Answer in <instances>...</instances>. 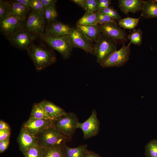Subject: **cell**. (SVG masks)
I'll use <instances>...</instances> for the list:
<instances>
[{"instance_id":"obj_7","label":"cell","mask_w":157,"mask_h":157,"mask_svg":"<svg viewBox=\"0 0 157 157\" xmlns=\"http://www.w3.org/2000/svg\"><path fill=\"white\" fill-rule=\"evenodd\" d=\"M78 129H80L83 133V138L87 139L97 135L100 129V122L97 117V112L94 109L90 117L85 121L79 122Z\"/></svg>"},{"instance_id":"obj_16","label":"cell","mask_w":157,"mask_h":157,"mask_svg":"<svg viewBox=\"0 0 157 157\" xmlns=\"http://www.w3.org/2000/svg\"><path fill=\"white\" fill-rule=\"evenodd\" d=\"M142 0H119L118 7L125 14L135 13L141 11L143 3Z\"/></svg>"},{"instance_id":"obj_11","label":"cell","mask_w":157,"mask_h":157,"mask_svg":"<svg viewBox=\"0 0 157 157\" xmlns=\"http://www.w3.org/2000/svg\"><path fill=\"white\" fill-rule=\"evenodd\" d=\"M0 21L1 30L8 38L22 28L24 20L10 15Z\"/></svg>"},{"instance_id":"obj_26","label":"cell","mask_w":157,"mask_h":157,"mask_svg":"<svg viewBox=\"0 0 157 157\" xmlns=\"http://www.w3.org/2000/svg\"><path fill=\"white\" fill-rule=\"evenodd\" d=\"M144 154L147 157H157V140H151L145 145Z\"/></svg>"},{"instance_id":"obj_24","label":"cell","mask_w":157,"mask_h":157,"mask_svg":"<svg viewBox=\"0 0 157 157\" xmlns=\"http://www.w3.org/2000/svg\"><path fill=\"white\" fill-rule=\"evenodd\" d=\"M98 21L96 12H86L77 21L76 24L81 25H98Z\"/></svg>"},{"instance_id":"obj_34","label":"cell","mask_w":157,"mask_h":157,"mask_svg":"<svg viewBox=\"0 0 157 157\" xmlns=\"http://www.w3.org/2000/svg\"><path fill=\"white\" fill-rule=\"evenodd\" d=\"M98 0H86L85 10L88 12H95L97 10Z\"/></svg>"},{"instance_id":"obj_32","label":"cell","mask_w":157,"mask_h":157,"mask_svg":"<svg viewBox=\"0 0 157 157\" xmlns=\"http://www.w3.org/2000/svg\"><path fill=\"white\" fill-rule=\"evenodd\" d=\"M96 13L99 25L110 23H117L116 20L108 15L98 11H96Z\"/></svg>"},{"instance_id":"obj_13","label":"cell","mask_w":157,"mask_h":157,"mask_svg":"<svg viewBox=\"0 0 157 157\" xmlns=\"http://www.w3.org/2000/svg\"><path fill=\"white\" fill-rule=\"evenodd\" d=\"M53 120L29 119L22 127L31 134L35 135L44 129L53 127Z\"/></svg>"},{"instance_id":"obj_37","label":"cell","mask_w":157,"mask_h":157,"mask_svg":"<svg viewBox=\"0 0 157 157\" xmlns=\"http://www.w3.org/2000/svg\"><path fill=\"white\" fill-rule=\"evenodd\" d=\"M10 131L7 130H0V141L10 138Z\"/></svg>"},{"instance_id":"obj_9","label":"cell","mask_w":157,"mask_h":157,"mask_svg":"<svg viewBox=\"0 0 157 157\" xmlns=\"http://www.w3.org/2000/svg\"><path fill=\"white\" fill-rule=\"evenodd\" d=\"M99 26L102 33L116 44L124 43L128 40L126 32L118 26L117 23H105Z\"/></svg>"},{"instance_id":"obj_31","label":"cell","mask_w":157,"mask_h":157,"mask_svg":"<svg viewBox=\"0 0 157 157\" xmlns=\"http://www.w3.org/2000/svg\"><path fill=\"white\" fill-rule=\"evenodd\" d=\"M97 11L108 15L115 20L119 21L122 19L121 17L118 12L111 7H109Z\"/></svg>"},{"instance_id":"obj_17","label":"cell","mask_w":157,"mask_h":157,"mask_svg":"<svg viewBox=\"0 0 157 157\" xmlns=\"http://www.w3.org/2000/svg\"><path fill=\"white\" fill-rule=\"evenodd\" d=\"M40 103L53 120L64 116L67 113L62 108L51 101L44 100Z\"/></svg>"},{"instance_id":"obj_25","label":"cell","mask_w":157,"mask_h":157,"mask_svg":"<svg viewBox=\"0 0 157 157\" xmlns=\"http://www.w3.org/2000/svg\"><path fill=\"white\" fill-rule=\"evenodd\" d=\"M140 18H138L127 17L118 21L119 26L124 29H133L138 25Z\"/></svg>"},{"instance_id":"obj_41","label":"cell","mask_w":157,"mask_h":157,"mask_svg":"<svg viewBox=\"0 0 157 157\" xmlns=\"http://www.w3.org/2000/svg\"><path fill=\"white\" fill-rule=\"evenodd\" d=\"M13 1L20 3L27 8H30L29 7L30 0H15Z\"/></svg>"},{"instance_id":"obj_1","label":"cell","mask_w":157,"mask_h":157,"mask_svg":"<svg viewBox=\"0 0 157 157\" xmlns=\"http://www.w3.org/2000/svg\"><path fill=\"white\" fill-rule=\"evenodd\" d=\"M26 50L37 70L44 69L56 61L52 51L40 46L31 44Z\"/></svg>"},{"instance_id":"obj_40","label":"cell","mask_w":157,"mask_h":157,"mask_svg":"<svg viewBox=\"0 0 157 157\" xmlns=\"http://www.w3.org/2000/svg\"><path fill=\"white\" fill-rule=\"evenodd\" d=\"M4 130L10 131L11 129L7 123L2 120L0 121V130Z\"/></svg>"},{"instance_id":"obj_4","label":"cell","mask_w":157,"mask_h":157,"mask_svg":"<svg viewBox=\"0 0 157 157\" xmlns=\"http://www.w3.org/2000/svg\"><path fill=\"white\" fill-rule=\"evenodd\" d=\"M53 126L69 140L78 129L79 122L76 115L69 112L62 117L53 120Z\"/></svg>"},{"instance_id":"obj_22","label":"cell","mask_w":157,"mask_h":157,"mask_svg":"<svg viewBox=\"0 0 157 157\" xmlns=\"http://www.w3.org/2000/svg\"><path fill=\"white\" fill-rule=\"evenodd\" d=\"M29 118L53 120L49 116L40 103H36L33 106Z\"/></svg>"},{"instance_id":"obj_28","label":"cell","mask_w":157,"mask_h":157,"mask_svg":"<svg viewBox=\"0 0 157 157\" xmlns=\"http://www.w3.org/2000/svg\"><path fill=\"white\" fill-rule=\"evenodd\" d=\"M11 10L10 1L0 0V20L10 15Z\"/></svg>"},{"instance_id":"obj_3","label":"cell","mask_w":157,"mask_h":157,"mask_svg":"<svg viewBox=\"0 0 157 157\" xmlns=\"http://www.w3.org/2000/svg\"><path fill=\"white\" fill-rule=\"evenodd\" d=\"M35 136L37 144L41 147L64 145L70 140L54 126L44 129Z\"/></svg>"},{"instance_id":"obj_19","label":"cell","mask_w":157,"mask_h":157,"mask_svg":"<svg viewBox=\"0 0 157 157\" xmlns=\"http://www.w3.org/2000/svg\"><path fill=\"white\" fill-rule=\"evenodd\" d=\"M140 17L145 19L157 18V2L156 0L143 1Z\"/></svg>"},{"instance_id":"obj_29","label":"cell","mask_w":157,"mask_h":157,"mask_svg":"<svg viewBox=\"0 0 157 157\" xmlns=\"http://www.w3.org/2000/svg\"><path fill=\"white\" fill-rule=\"evenodd\" d=\"M22 153L25 157H42V148L37 144Z\"/></svg>"},{"instance_id":"obj_15","label":"cell","mask_w":157,"mask_h":157,"mask_svg":"<svg viewBox=\"0 0 157 157\" xmlns=\"http://www.w3.org/2000/svg\"><path fill=\"white\" fill-rule=\"evenodd\" d=\"M69 25L55 21L48 24L45 32L54 36L68 35L72 29Z\"/></svg>"},{"instance_id":"obj_12","label":"cell","mask_w":157,"mask_h":157,"mask_svg":"<svg viewBox=\"0 0 157 157\" xmlns=\"http://www.w3.org/2000/svg\"><path fill=\"white\" fill-rule=\"evenodd\" d=\"M9 40L20 49H26L34 40L35 35L23 28L8 38Z\"/></svg>"},{"instance_id":"obj_6","label":"cell","mask_w":157,"mask_h":157,"mask_svg":"<svg viewBox=\"0 0 157 157\" xmlns=\"http://www.w3.org/2000/svg\"><path fill=\"white\" fill-rule=\"evenodd\" d=\"M130 42L127 45L122 44V47L111 54L104 61L100 64L103 68L119 67L123 66L129 60L130 54Z\"/></svg>"},{"instance_id":"obj_36","label":"cell","mask_w":157,"mask_h":157,"mask_svg":"<svg viewBox=\"0 0 157 157\" xmlns=\"http://www.w3.org/2000/svg\"><path fill=\"white\" fill-rule=\"evenodd\" d=\"M44 8L55 6L56 0H40Z\"/></svg>"},{"instance_id":"obj_2","label":"cell","mask_w":157,"mask_h":157,"mask_svg":"<svg viewBox=\"0 0 157 157\" xmlns=\"http://www.w3.org/2000/svg\"><path fill=\"white\" fill-rule=\"evenodd\" d=\"M40 35L43 41L58 51L64 59L70 57L73 47L69 35L54 36L46 32Z\"/></svg>"},{"instance_id":"obj_43","label":"cell","mask_w":157,"mask_h":157,"mask_svg":"<svg viewBox=\"0 0 157 157\" xmlns=\"http://www.w3.org/2000/svg\"><path fill=\"white\" fill-rule=\"evenodd\" d=\"M155 0L156 2H157V0Z\"/></svg>"},{"instance_id":"obj_27","label":"cell","mask_w":157,"mask_h":157,"mask_svg":"<svg viewBox=\"0 0 157 157\" xmlns=\"http://www.w3.org/2000/svg\"><path fill=\"white\" fill-rule=\"evenodd\" d=\"M142 32L140 29H134L131 34L127 35L130 42L134 44L140 46L142 43Z\"/></svg>"},{"instance_id":"obj_42","label":"cell","mask_w":157,"mask_h":157,"mask_svg":"<svg viewBox=\"0 0 157 157\" xmlns=\"http://www.w3.org/2000/svg\"><path fill=\"white\" fill-rule=\"evenodd\" d=\"M85 157H101L94 152L88 150Z\"/></svg>"},{"instance_id":"obj_14","label":"cell","mask_w":157,"mask_h":157,"mask_svg":"<svg viewBox=\"0 0 157 157\" xmlns=\"http://www.w3.org/2000/svg\"><path fill=\"white\" fill-rule=\"evenodd\" d=\"M19 149L22 153L37 144L35 135L22 127L17 138Z\"/></svg>"},{"instance_id":"obj_33","label":"cell","mask_w":157,"mask_h":157,"mask_svg":"<svg viewBox=\"0 0 157 157\" xmlns=\"http://www.w3.org/2000/svg\"><path fill=\"white\" fill-rule=\"evenodd\" d=\"M29 7L33 11L43 14L44 8L40 0H30Z\"/></svg>"},{"instance_id":"obj_5","label":"cell","mask_w":157,"mask_h":157,"mask_svg":"<svg viewBox=\"0 0 157 157\" xmlns=\"http://www.w3.org/2000/svg\"><path fill=\"white\" fill-rule=\"evenodd\" d=\"M94 45V55L97 62L101 64L117 50L116 43L103 33L100 35Z\"/></svg>"},{"instance_id":"obj_20","label":"cell","mask_w":157,"mask_h":157,"mask_svg":"<svg viewBox=\"0 0 157 157\" xmlns=\"http://www.w3.org/2000/svg\"><path fill=\"white\" fill-rule=\"evenodd\" d=\"M87 148L86 144L75 148L69 147L65 144L64 145L65 157H85L88 151Z\"/></svg>"},{"instance_id":"obj_30","label":"cell","mask_w":157,"mask_h":157,"mask_svg":"<svg viewBox=\"0 0 157 157\" xmlns=\"http://www.w3.org/2000/svg\"><path fill=\"white\" fill-rule=\"evenodd\" d=\"M43 15L45 20L48 24L55 21L58 16L55 6L44 8Z\"/></svg>"},{"instance_id":"obj_23","label":"cell","mask_w":157,"mask_h":157,"mask_svg":"<svg viewBox=\"0 0 157 157\" xmlns=\"http://www.w3.org/2000/svg\"><path fill=\"white\" fill-rule=\"evenodd\" d=\"M11 10L10 15L18 17L24 20L29 8L13 1H10Z\"/></svg>"},{"instance_id":"obj_10","label":"cell","mask_w":157,"mask_h":157,"mask_svg":"<svg viewBox=\"0 0 157 157\" xmlns=\"http://www.w3.org/2000/svg\"><path fill=\"white\" fill-rule=\"evenodd\" d=\"M45 20L43 14L33 11L31 13L26 23V29L35 35L44 33Z\"/></svg>"},{"instance_id":"obj_39","label":"cell","mask_w":157,"mask_h":157,"mask_svg":"<svg viewBox=\"0 0 157 157\" xmlns=\"http://www.w3.org/2000/svg\"><path fill=\"white\" fill-rule=\"evenodd\" d=\"M71 1L85 10L86 0H72Z\"/></svg>"},{"instance_id":"obj_8","label":"cell","mask_w":157,"mask_h":157,"mask_svg":"<svg viewBox=\"0 0 157 157\" xmlns=\"http://www.w3.org/2000/svg\"><path fill=\"white\" fill-rule=\"evenodd\" d=\"M74 47L81 49L87 53L94 55V45L92 42L76 28H72L68 35Z\"/></svg>"},{"instance_id":"obj_18","label":"cell","mask_w":157,"mask_h":157,"mask_svg":"<svg viewBox=\"0 0 157 157\" xmlns=\"http://www.w3.org/2000/svg\"><path fill=\"white\" fill-rule=\"evenodd\" d=\"M76 28L91 41L95 42L102 33L98 25H81L76 24Z\"/></svg>"},{"instance_id":"obj_35","label":"cell","mask_w":157,"mask_h":157,"mask_svg":"<svg viewBox=\"0 0 157 157\" xmlns=\"http://www.w3.org/2000/svg\"><path fill=\"white\" fill-rule=\"evenodd\" d=\"M98 6L97 11L109 7L111 4L110 0H98Z\"/></svg>"},{"instance_id":"obj_21","label":"cell","mask_w":157,"mask_h":157,"mask_svg":"<svg viewBox=\"0 0 157 157\" xmlns=\"http://www.w3.org/2000/svg\"><path fill=\"white\" fill-rule=\"evenodd\" d=\"M64 145L42 147V157H65L64 149Z\"/></svg>"},{"instance_id":"obj_38","label":"cell","mask_w":157,"mask_h":157,"mask_svg":"<svg viewBox=\"0 0 157 157\" xmlns=\"http://www.w3.org/2000/svg\"><path fill=\"white\" fill-rule=\"evenodd\" d=\"M10 138L0 141V153L4 152L7 148L9 144Z\"/></svg>"}]
</instances>
